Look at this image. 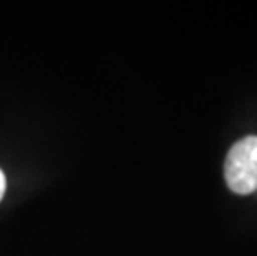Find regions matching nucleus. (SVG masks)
Wrapping results in <instances>:
<instances>
[{
    "label": "nucleus",
    "mask_w": 257,
    "mask_h": 256,
    "mask_svg": "<svg viewBox=\"0 0 257 256\" xmlns=\"http://www.w3.org/2000/svg\"><path fill=\"white\" fill-rule=\"evenodd\" d=\"M5 188H7V180H5V175H4V172L0 170V200L4 198Z\"/></svg>",
    "instance_id": "nucleus-2"
},
{
    "label": "nucleus",
    "mask_w": 257,
    "mask_h": 256,
    "mask_svg": "<svg viewBox=\"0 0 257 256\" xmlns=\"http://www.w3.org/2000/svg\"><path fill=\"white\" fill-rule=\"evenodd\" d=\"M227 187L237 195L257 190V137H245L232 145L224 163Z\"/></svg>",
    "instance_id": "nucleus-1"
}]
</instances>
